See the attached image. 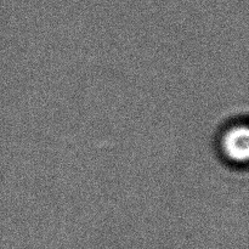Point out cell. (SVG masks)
<instances>
[{"label": "cell", "instance_id": "6da1fadb", "mask_svg": "<svg viewBox=\"0 0 249 249\" xmlns=\"http://www.w3.org/2000/svg\"><path fill=\"white\" fill-rule=\"evenodd\" d=\"M248 122L236 116L219 125L214 138V150L219 160L233 170H245L248 163Z\"/></svg>", "mask_w": 249, "mask_h": 249}]
</instances>
